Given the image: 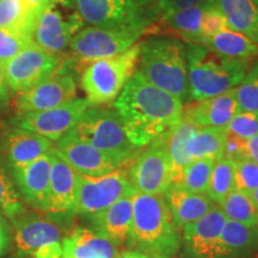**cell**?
Instances as JSON below:
<instances>
[{
  "mask_svg": "<svg viewBox=\"0 0 258 258\" xmlns=\"http://www.w3.org/2000/svg\"><path fill=\"white\" fill-rule=\"evenodd\" d=\"M117 258H150L143 251H125L118 254Z\"/></svg>",
  "mask_w": 258,
  "mask_h": 258,
  "instance_id": "47",
  "label": "cell"
},
{
  "mask_svg": "<svg viewBox=\"0 0 258 258\" xmlns=\"http://www.w3.org/2000/svg\"><path fill=\"white\" fill-rule=\"evenodd\" d=\"M205 46L233 59L250 61L258 56V44L232 29H225L215 36L208 38Z\"/></svg>",
  "mask_w": 258,
  "mask_h": 258,
  "instance_id": "31",
  "label": "cell"
},
{
  "mask_svg": "<svg viewBox=\"0 0 258 258\" xmlns=\"http://www.w3.org/2000/svg\"><path fill=\"white\" fill-rule=\"evenodd\" d=\"M49 154L51 167L47 212L54 214L76 212L79 173L63 159L55 146Z\"/></svg>",
  "mask_w": 258,
  "mask_h": 258,
  "instance_id": "18",
  "label": "cell"
},
{
  "mask_svg": "<svg viewBox=\"0 0 258 258\" xmlns=\"http://www.w3.org/2000/svg\"><path fill=\"white\" fill-rule=\"evenodd\" d=\"M215 161L217 160L208 159V158L191 160L184 167L179 179L173 185L191 192L207 194L209 179Z\"/></svg>",
  "mask_w": 258,
  "mask_h": 258,
  "instance_id": "32",
  "label": "cell"
},
{
  "mask_svg": "<svg viewBox=\"0 0 258 258\" xmlns=\"http://www.w3.org/2000/svg\"><path fill=\"white\" fill-rule=\"evenodd\" d=\"M135 191L123 169L99 177L79 175L76 213L93 215Z\"/></svg>",
  "mask_w": 258,
  "mask_h": 258,
  "instance_id": "13",
  "label": "cell"
},
{
  "mask_svg": "<svg viewBox=\"0 0 258 258\" xmlns=\"http://www.w3.org/2000/svg\"><path fill=\"white\" fill-rule=\"evenodd\" d=\"M206 9L205 2L192 8L160 14L157 21L147 29L146 36H169L186 43L205 44L201 35V21Z\"/></svg>",
  "mask_w": 258,
  "mask_h": 258,
  "instance_id": "19",
  "label": "cell"
},
{
  "mask_svg": "<svg viewBox=\"0 0 258 258\" xmlns=\"http://www.w3.org/2000/svg\"><path fill=\"white\" fill-rule=\"evenodd\" d=\"M234 172V161L226 158H220L215 161L207 190V196L213 202L220 205L228 194L235 190Z\"/></svg>",
  "mask_w": 258,
  "mask_h": 258,
  "instance_id": "34",
  "label": "cell"
},
{
  "mask_svg": "<svg viewBox=\"0 0 258 258\" xmlns=\"http://www.w3.org/2000/svg\"><path fill=\"white\" fill-rule=\"evenodd\" d=\"M90 106L91 103L88 99L76 97L55 108L18 114L14 120V125L49 139L50 141H57L72 131Z\"/></svg>",
  "mask_w": 258,
  "mask_h": 258,
  "instance_id": "14",
  "label": "cell"
},
{
  "mask_svg": "<svg viewBox=\"0 0 258 258\" xmlns=\"http://www.w3.org/2000/svg\"><path fill=\"white\" fill-rule=\"evenodd\" d=\"M55 147L63 159L82 176H104L124 166L71 131L56 141Z\"/></svg>",
  "mask_w": 258,
  "mask_h": 258,
  "instance_id": "15",
  "label": "cell"
},
{
  "mask_svg": "<svg viewBox=\"0 0 258 258\" xmlns=\"http://www.w3.org/2000/svg\"><path fill=\"white\" fill-rule=\"evenodd\" d=\"M77 97V84L71 74L61 69L37 85L19 93L18 114L55 108Z\"/></svg>",
  "mask_w": 258,
  "mask_h": 258,
  "instance_id": "16",
  "label": "cell"
},
{
  "mask_svg": "<svg viewBox=\"0 0 258 258\" xmlns=\"http://www.w3.org/2000/svg\"><path fill=\"white\" fill-rule=\"evenodd\" d=\"M222 258H238L258 249V226L226 220L221 237Z\"/></svg>",
  "mask_w": 258,
  "mask_h": 258,
  "instance_id": "27",
  "label": "cell"
},
{
  "mask_svg": "<svg viewBox=\"0 0 258 258\" xmlns=\"http://www.w3.org/2000/svg\"><path fill=\"white\" fill-rule=\"evenodd\" d=\"M11 221L19 254L29 258H63L61 231L53 221L25 212Z\"/></svg>",
  "mask_w": 258,
  "mask_h": 258,
  "instance_id": "9",
  "label": "cell"
},
{
  "mask_svg": "<svg viewBox=\"0 0 258 258\" xmlns=\"http://www.w3.org/2000/svg\"><path fill=\"white\" fill-rule=\"evenodd\" d=\"M71 132L120 161L122 165L133 161L138 156V151H140L129 141L120 116L115 109L91 105Z\"/></svg>",
  "mask_w": 258,
  "mask_h": 258,
  "instance_id": "6",
  "label": "cell"
},
{
  "mask_svg": "<svg viewBox=\"0 0 258 258\" xmlns=\"http://www.w3.org/2000/svg\"><path fill=\"white\" fill-rule=\"evenodd\" d=\"M12 239V232L10 228V225L6 217L4 214L0 213V258L5 256V253L8 252L10 244H11Z\"/></svg>",
  "mask_w": 258,
  "mask_h": 258,
  "instance_id": "43",
  "label": "cell"
},
{
  "mask_svg": "<svg viewBox=\"0 0 258 258\" xmlns=\"http://www.w3.org/2000/svg\"><path fill=\"white\" fill-rule=\"evenodd\" d=\"M96 232L110 239L115 245L132 240L133 230V202L132 195L118 200L104 211L91 215Z\"/></svg>",
  "mask_w": 258,
  "mask_h": 258,
  "instance_id": "22",
  "label": "cell"
},
{
  "mask_svg": "<svg viewBox=\"0 0 258 258\" xmlns=\"http://www.w3.org/2000/svg\"><path fill=\"white\" fill-rule=\"evenodd\" d=\"M205 4L221 12L228 29L258 44V6L251 0H205Z\"/></svg>",
  "mask_w": 258,
  "mask_h": 258,
  "instance_id": "26",
  "label": "cell"
},
{
  "mask_svg": "<svg viewBox=\"0 0 258 258\" xmlns=\"http://www.w3.org/2000/svg\"><path fill=\"white\" fill-rule=\"evenodd\" d=\"M227 220L246 226H258V212L249 195L233 190L220 203Z\"/></svg>",
  "mask_w": 258,
  "mask_h": 258,
  "instance_id": "33",
  "label": "cell"
},
{
  "mask_svg": "<svg viewBox=\"0 0 258 258\" xmlns=\"http://www.w3.org/2000/svg\"><path fill=\"white\" fill-rule=\"evenodd\" d=\"M163 195L173 222L180 228L198 221L215 207L207 194L191 192L175 185H171Z\"/></svg>",
  "mask_w": 258,
  "mask_h": 258,
  "instance_id": "25",
  "label": "cell"
},
{
  "mask_svg": "<svg viewBox=\"0 0 258 258\" xmlns=\"http://www.w3.org/2000/svg\"><path fill=\"white\" fill-rule=\"evenodd\" d=\"M165 137L148 145L146 150L132 161L127 175L135 192L163 195L172 185Z\"/></svg>",
  "mask_w": 258,
  "mask_h": 258,
  "instance_id": "11",
  "label": "cell"
},
{
  "mask_svg": "<svg viewBox=\"0 0 258 258\" xmlns=\"http://www.w3.org/2000/svg\"><path fill=\"white\" fill-rule=\"evenodd\" d=\"M251 2H252L254 5H257V6H258V0H251Z\"/></svg>",
  "mask_w": 258,
  "mask_h": 258,
  "instance_id": "51",
  "label": "cell"
},
{
  "mask_svg": "<svg viewBox=\"0 0 258 258\" xmlns=\"http://www.w3.org/2000/svg\"><path fill=\"white\" fill-rule=\"evenodd\" d=\"M227 129L218 127L198 128L188 144L190 160L208 159L218 160L224 156V148L227 139Z\"/></svg>",
  "mask_w": 258,
  "mask_h": 258,
  "instance_id": "30",
  "label": "cell"
},
{
  "mask_svg": "<svg viewBox=\"0 0 258 258\" xmlns=\"http://www.w3.org/2000/svg\"><path fill=\"white\" fill-rule=\"evenodd\" d=\"M225 29H228V25L221 12H219L217 9L206 5L201 21V35L206 42H207L208 38L215 36Z\"/></svg>",
  "mask_w": 258,
  "mask_h": 258,
  "instance_id": "39",
  "label": "cell"
},
{
  "mask_svg": "<svg viewBox=\"0 0 258 258\" xmlns=\"http://www.w3.org/2000/svg\"><path fill=\"white\" fill-rule=\"evenodd\" d=\"M24 2L32 10V12L40 17V15L53 3V0H24Z\"/></svg>",
  "mask_w": 258,
  "mask_h": 258,
  "instance_id": "46",
  "label": "cell"
},
{
  "mask_svg": "<svg viewBox=\"0 0 258 258\" xmlns=\"http://www.w3.org/2000/svg\"><path fill=\"white\" fill-rule=\"evenodd\" d=\"M74 6L63 5L57 0L44 10L35 24L32 42L43 50L59 54L70 47L71 41L84 28V21Z\"/></svg>",
  "mask_w": 258,
  "mask_h": 258,
  "instance_id": "10",
  "label": "cell"
},
{
  "mask_svg": "<svg viewBox=\"0 0 258 258\" xmlns=\"http://www.w3.org/2000/svg\"><path fill=\"white\" fill-rule=\"evenodd\" d=\"M0 213L10 220L24 213L23 202L15 183L10 179L4 170L0 167Z\"/></svg>",
  "mask_w": 258,
  "mask_h": 258,
  "instance_id": "36",
  "label": "cell"
},
{
  "mask_svg": "<svg viewBox=\"0 0 258 258\" xmlns=\"http://www.w3.org/2000/svg\"><path fill=\"white\" fill-rule=\"evenodd\" d=\"M84 23L93 27L140 29L147 32L160 12L156 0H73ZM146 36V35H145Z\"/></svg>",
  "mask_w": 258,
  "mask_h": 258,
  "instance_id": "7",
  "label": "cell"
},
{
  "mask_svg": "<svg viewBox=\"0 0 258 258\" xmlns=\"http://www.w3.org/2000/svg\"><path fill=\"white\" fill-rule=\"evenodd\" d=\"M245 153L246 159L258 164V134L245 141Z\"/></svg>",
  "mask_w": 258,
  "mask_h": 258,
  "instance_id": "44",
  "label": "cell"
},
{
  "mask_svg": "<svg viewBox=\"0 0 258 258\" xmlns=\"http://www.w3.org/2000/svg\"><path fill=\"white\" fill-rule=\"evenodd\" d=\"M50 154L37 158L28 165L12 169L15 185L19 195L32 207L47 212L50 182Z\"/></svg>",
  "mask_w": 258,
  "mask_h": 258,
  "instance_id": "20",
  "label": "cell"
},
{
  "mask_svg": "<svg viewBox=\"0 0 258 258\" xmlns=\"http://www.w3.org/2000/svg\"><path fill=\"white\" fill-rule=\"evenodd\" d=\"M37 16L24 0H0V29L32 42Z\"/></svg>",
  "mask_w": 258,
  "mask_h": 258,
  "instance_id": "28",
  "label": "cell"
},
{
  "mask_svg": "<svg viewBox=\"0 0 258 258\" xmlns=\"http://www.w3.org/2000/svg\"><path fill=\"white\" fill-rule=\"evenodd\" d=\"M145 35L146 31L140 29L101 28L91 25L83 28L72 38L70 48L78 63L85 67L91 61L123 53Z\"/></svg>",
  "mask_w": 258,
  "mask_h": 258,
  "instance_id": "8",
  "label": "cell"
},
{
  "mask_svg": "<svg viewBox=\"0 0 258 258\" xmlns=\"http://www.w3.org/2000/svg\"><path fill=\"white\" fill-rule=\"evenodd\" d=\"M226 219L221 208L214 207L205 217L183 227L186 249L196 258H222L220 237Z\"/></svg>",
  "mask_w": 258,
  "mask_h": 258,
  "instance_id": "17",
  "label": "cell"
},
{
  "mask_svg": "<svg viewBox=\"0 0 258 258\" xmlns=\"http://www.w3.org/2000/svg\"><path fill=\"white\" fill-rule=\"evenodd\" d=\"M30 43H32L31 41L0 29V62L5 64L10 59H12L16 54H18Z\"/></svg>",
  "mask_w": 258,
  "mask_h": 258,
  "instance_id": "40",
  "label": "cell"
},
{
  "mask_svg": "<svg viewBox=\"0 0 258 258\" xmlns=\"http://www.w3.org/2000/svg\"><path fill=\"white\" fill-rule=\"evenodd\" d=\"M61 63L59 55L48 53L32 42L4 64L9 88L19 95L56 73Z\"/></svg>",
  "mask_w": 258,
  "mask_h": 258,
  "instance_id": "12",
  "label": "cell"
},
{
  "mask_svg": "<svg viewBox=\"0 0 258 258\" xmlns=\"http://www.w3.org/2000/svg\"><path fill=\"white\" fill-rule=\"evenodd\" d=\"M153 258H172L171 256H163V254H158V256H152Z\"/></svg>",
  "mask_w": 258,
  "mask_h": 258,
  "instance_id": "50",
  "label": "cell"
},
{
  "mask_svg": "<svg viewBox=\"0 0 258 258\" xmlns=\"http://www.w3.org/2000/svg\"><path fill=\"white\" fill-rule=\"evenodd\" d=\"M250 199H251V201H252V203L254 205V207H256L257 212H258V188L254 190L252 194H251Z\"/></svg>",
  "mask_w": 258,
  "mask_h": 258,
  "instance_id": "48",
  "label": "cell"
},
{
  "mask_svg": "<svg viewBox=\"0 0 258 258\" xmlns=\"http://www.w3.org/2000/svg\"><path fill=\"white\" fill-rule=\"evenodd\" d=\"M141 43H135L118 55L91 61L84 67L80 84L91 105H104L116 101L137 72Z\"/></svg>",
  "mask_w": 258,
  "mask_h": 258,
  "instance_id": "5",
  "label": "cell"
},
{
  "mask_svg": "<svg viewBox=\"0 0 258 258\" xmlns=\"http://www.w3.org/2000/svg\"><path fill=\"white\" fill-rule=\"evenodd\" d=\"M238 111L258 115V61L251 63L243 80L235 88Z\"/></svg>",
  "mask_w": 258,
  "mask_h": 258,
  "instance_id": "35",
  "label": "cell"
},
{
  "mask_svg": "<svg viewBox=\"0 0 258 258\" xmlns=\"http://www.w3.org/2000/svg\"><path fill=\"white\" fill-rule=\"evenodd\" d=\"M63 258H117V245L95 230L77 227L62 239Z\"/></svg>",
  "mask_w": 258,
  "mask_h": 258,
  "instance_id": "24",
  "label": "cell"
},
{
  "mask_svg": "<svg viewBox=\"0 0 258 258\" xmlns=\"http://www.w3.org/2000/svg\"><path fill=\"white\" fill-rule=\"evenodd\" d=\"M189 97L211 98L235 89L249 70V60L233 59L203 44L186 43Z\"/></svg>",
  "mask_w": 258,
  "mask_h": 258,
  "instance_id": "2",
  "label": "cell"
},
{
  "mask_svg": "<svg viewBox=\"0 0 258 258\" xmlns=\"http://www.w3.org/2000/svg\"><path fill=\"white\" fill-rule=\"evenodd\" d=\"M124 132L141 150L164 138L182 121L183 103L135 72L114 103Z\"/></svg>",
  "mask_w": 258,
  "mask_h": 258,
  "instance_id": "1",
  "label": "cell"
},
{
  "mask_svg": "<svg viewBox=\"0 0 258 258\" xmlns=\"http://www.w3.org/2000/svg\"><path fill=\"white\" fill-rule=\"evenodd\" d=\"M234 182L235 190L250 196L258 188V164L249 159L237 161Z\"/></svg>",
  "mask_w": 258,
  "mask_h": 258,
  "instance_id": "37",
  "label": "cell"
},
{
  "mask_svg": "<svg viewBox=\"0 0 258 258\" xmlns=\"http://www.w3.org/2000/svg\"><path fill=\"white\" fill-rule=\"evenodd\" d=\"M226 129L228 134L247 140L258 134V115L253 112L238 111Z\"/></svg>",
  "mask_w": 258,
  "mask_h": 258,
  "instance_id": "38",
  "label": "cell"
},
{
  "mask_svg": "<svg viewBox=\"0 0 258 258\" xmlns=\"http://www.w3.org/2000/svg\"><path fill=\"white\" fill-rule=\"evenodd\" d=\"M10 95V88L5 76L4 63L0 62V104L8 102Z\"/></svg>",
  "mask_w": 258,
  "mask_h": 258,
  "instance_id": "45",
  "label": "cell"
},
{
  "mask_svg": "<svg viewBox=\"0 0 258 258\" xmlns=\"http://www.w3.org/2000/svg\"><path fill=\"white\" fill-rule=\"evenodd\" d=\"M205 0H156L158 10L160 14H166V12L177 11V10H183L198 6Z\"/></svg>",
  "mask_w": 258,
  "mask_h": 258,
  "instance_id": "42",
  "label": "cell"
},
{
  "mask_svg": "<svg viewBox=\"0 0 258 258\" xmlns=\"http://www.w3.org/2000/svg\"><path fill=\"white\" fill-rule=\"evenodd\" d=\"M57 2H60L61 4H63V5L74 6V2H73V0H57Z\"/></svg>",
  "mask_w": 258,
  "mask_h": 258,
  "instance_id": "49",
  "label": "cell"
},
{
  "mask_svg": "<svg viewBox=\"0 0 258 258\" xmlns=\"http://www.w3.org/2000/svg\"><path fill=\"white\" fill-rule=\"evenodd\" d=\"M53 147V141L49 139L17 127L11 128L5 134L4 152L11 170L28 165L47 154Z\"/></svg>",
  "mask_w": 258,
  "mask_h": 258,
  "instance_id": "23",
  "label": "cell"
},
{
  "mask_svg": "<svg viewBox=\"0 0 258 258\" xmlns=\"http://www.w3.org/2000/svg\"><path fill=\"white\" fill-rule=\"evenodd\" d=\"M133 230L131 243L152 256H171L179 249L180 239L164 195L134 192Z\"/></svg>",
  "mask_w": 258,
  "mask_h": 258,
  "instance_id": "4",
  "label": "cell"
},
{
  "mask_svg": "<svg viewBox=\"0 0 258 258\" xmlns=\"http://www.w3.org/2000/svg\"><path fill=\"white\" fill-rule=\"evenodd\" d=\"M238 112L235 89L211 97L194 101L183 105V120L191 122L198 127H227L232 117Z\"/></svg>",
  "mask_w": 258,
  "mask_h": 258,
  "instance_id": "21",
  "label": "cell"
},
{
  "mask_svg": "<svg viewBox=\"0 0 258 258\" xmlns=\"http://www.w3.org/2000/svg\"><path fill=\"white\" fill-rule=\"evenodd\" d=\"M198 128V125L182 118V121L165 137V146L171 164L172 185L179 179L184 167L191 161L188 154V144Z\"/></svg>",
  "mask_w": 258,
  "mask_h": 258,
  "instance_id": "29",
  "label": "cell"
},
{
  "mask_svg": "<svg viewBox=\"0 0 258 258\" xmlns=\"http://www.w3.org/2000/svg\"><path fill=\"white\" fill-rule=\"evenodd\" d=\"M245 141L244 139H240L234 135L228 134L226 139L225 148H224V156L222 158L230 159L234 163L237 161L246 159V153H245Z\"/></svg>",
  "mask_w": 258,
  "mask_h": 258,
  "instance_id": "41",
  "label": "cell"
},
{
  "mask_svg": "<svg viewBox=\"0 0 258 258\" xmlns=\"http://www.w3.org/2000/svg\"><path fill=\"white\" fill-rule=\"evenodd\" d=\"M139 69L141 76L179 101L189 97L186 50L182 41L163 36H151L141 42Z\"/></svg>",
  "mask_w": 258,
  "mask_h": 258,
  "instance_id": "3",
  "label": "cell"
}]
</instances>
